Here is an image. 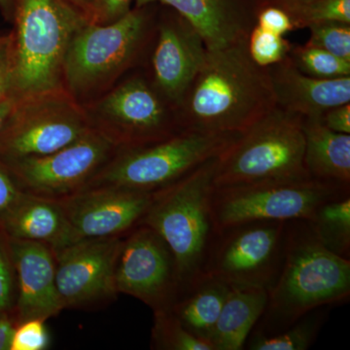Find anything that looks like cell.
Instances as JSON below:
<instances>
[{
    "mask_svg": "<svg viewBox=\"0 0 350 350\" xmlns=\"http://www.w3.org/2000/svg\"><path fill=\"white\" fill-rule=\"evenodd\" d=\"M310 36L306 46L330 53L350 62V24L324 23L308 27Z\"/></svg>",
    "mask_w": 350,
    "mask_h": 350,
    "instance_id": "30",
    "label": "cell"
},
{
    "mask_svg": "<svg viewBox=\"0 0 350 350\" xmlns=\"http://www.w3.org/2000/svg\"><path fill=\"white\" fill-rule=\"evenodd\" d=\"M239 135L183 130L155 144L126 148L100 172L96 187L155 193L220 156Z\"/></svg>",
    "mask_w": 350,
    "mask_h": 350,
    "instance_id": "7",
    "label": "cell"
},
{
    "mask_svg": "<svg viewBox=\"0 0 350 350\" xmlns=\"http://www.w3.org/2000/svg\"><path fill=\"white\" fill-rule=\"evenodd\" d=\"M252 1H253V2H255V1H256V0H252Z\"/></svg>",
    "mask_w": 350,
    "mask_h": 350,
    "instance_id": "43",
    "label": "cell"
},
{
    "mask_svg": "<svg viewBox=\"0 0 350 350\" xmlns=\"http://www.w3.org/2000/svg\"><path fill=\"white\" fill-rule=\"evenodd\" d=\"M15 328L8 312L0 315V350H10Z\"/></svg>",
    "mask_w": 350,
    "mask_h": 350,
    "instance_id": "39",
    "label": "cell"
},
{
    "mask_svg": "<svg viewBox=\"0 0 350 350\" xmlns=\"http://www.w3.org/2000/svg\"><path fill=\"white\" fill-rule=\"evenodd\" d=\"M293 44L284 36L265 31L255 25L247 39V49L251 59L261 68L280 63L288 57Z\"/></svg>",
    "mask_w": 350,
    "mask_h": 350,
    "instance_id": "29",
    "label": "cell"
},
{
    "mask_svg": "<svg viewBox=\"0 0 350 350\" xmlns=\"http://www.w3.org/2000/svg\"><path fill=\"white\" fill-rule=\"evenodd\" d=\"M154 340L159 349L213 350L208 342L188 331L170 308L157 310Z\"/></svg>",
    "mask_w": 350,
    "mask_h": 350,
    "instance_id": "27",
    "label": "cell"
},
{
    "mask_svg": "<svg viewBox=\"0 0 350 350\" xmlns=\"http://www.w3.org/2000/svg\"><path fill=\"white\" fill-rule=\"evenodd\" d=\"M0 226L9 239L38 241L56 250L78 241L61 204L27 193L0 214Z\"/></svg>",
    "mask_w": 350,
    "mask_h": 350,
    "instance_id": "20",
    "label": "cell"
},
{
    "mask_svg": "<svg viewBox=\"0 0 350 350\" xmlns=\"http://www.w3.org/2000/svg\"><path fill=\"white\" fill-rule=\"evenodd\" d=\"M13 269L17 273L20 321L47 319L64 308L56 284V266L46 244L9 239Z\"/></svg>",
    "mask_w": 350,
    "mask_h": 350,
    "instance_id": "17",
    "label": "cell"
},
{
    "mask_svg": "<svg viewBox=\"0 0 350 350\" xmlns=\"http://www.w3.org/2000/svg\"><path fill=\"white\" fill-rule=\"evenodd\" d=\"M13 96L10 33L0 36V101Z\"/></svg>",
    "mask_w": 350,
    "mask_h": 350,
    "instance_id": "35",
    "label": "cell"
},
{
    "mask_svg": "<svg viewBox=\"0 0 350 350\" xmlns=\"http://www.w3.org/2000/svg\"><path fill=\"white\" fill-rule=\"evenodd\" d=\"M114 283L116 291L135 297L157 310L172 308L180 293L172 251L144 224L122 241Z\"/></svg>",
    "mask_w": 350,
    "mask_h": 350,
    "instance_id": "13",
    "label": "cell"
},
{
    "mask_svg": "<svg viewBox=\"0 0 350 350\" xmlns=\"http://www.w3.org/2000/svg\"><path fill=\"white\" fill-rule=\"evenodd\" d=\"M267 68L276 107L301 117H320L327 110L350 103V76L312 77L301 72L289 57Z\"/></svg>",
    "mask_w": 350,
    "mask_h": 350,
    "instance_id": "19",
    "label": "cell"
},
{
    "mask_svg": "<svg viewBox=\"0 0 350 350\" xmlns=\"http://www.w3.org/2000/svg\"><path fill=\"white\" fill-rule=\"evenodd\" d=\"M230 291L227 283L206 275L182 292L170 310L188 331L208 342Z\"/></svg>",
    "mask_w": 350,
    "mask_h": 350,
    "instance_id": "23",
    "label": "cell"
},
{
    "mask_svg": "<svg viewBox=\"0 0 350 350\" xmlns=\"http://www.w3.org/2000/svg\"><path fill=\"white\" fill-rule=\"evenodd\" d=\"M290 61L301 72L315 78H331L350 76V62L310 46H292Z\"/></svg>",
    "mask_w": 350,
    "mask_h": 350,
    "instance_id": "26",
    "label": "cell"
},
{
    "mask_svg": "<svg viewBox=\"0 0 350 350\" xmlns=\"http://www.w3.org/2000/svg\"><path fill=\"white\" fill-rule=\"evenodd\" d=\"M326 306L313 310L284 330L266 334L256 329L245 342L250 350H306L317 340L327 317Z\"/></svg>",
    "mask_w": 350,
    "mask_h": 350,
    "instance_id": "25",
    "label": "cell"
},
{
    "mask_svg": "<svg viewBox=\"0 0 350 350\" xmlns=\"http://www.w3.org/2000/svg\"><path fill=\"white\" fill-rule=\"evenodd\" d=\"M162 3L194 25L207 50L246 41L256 25L252 0H135V7Z\"/></svg>",
    "mask_w": 350,
    "mask_h": 350,
    "instance_id": "18",
    "label": "cell"
},
{
    "mask_svg": "<svg viewBox=\"0 0 350 350\" xmlns=\"http://www.w3.org/2000/svg\"><path fill=\"white\" fill-rule=\"evenodd\" d=\"M88 23L66 0H17L10 32L13 96L25 100L64 89L69 46Z\"/></svg>",
    "mask_w": 350,
    "mask_h": 350,
    "instance_id": "4",
    "label": "cell"
},
{
    "mask_svg": "<svg viewBox=\"0 0 350 350\" xmlns=\"http://www.w3.org/2000/svg\"><path fill=\"white\" fill-rule=\"evenodd\" d=\"M275 107L268 71L251 59L246 40L207 50L177 112L182 130L241 133Z\"/></svg>",
    "mask_w": 350,
    "mask_h": 350,
    "instance_id": "1",
    "label": "cell"
},
{
    "mask_svg": "<svg viewBox=\"0 0 350 350\" xmlns=\"http://www.w3.org/2000/svg\"><path fill=\"white\" fill-rule=\"evenodd\" d=\"M268 293L258 329L273 334L313 310L349 300L350 260L324 247L306 220L290 221L282 269Z\"/></svg>",
    "mask_w": 350,
    "mask_h": 350,
    "instance_id": "2",
    "label": "cell"
},
{
    "mask_svg": "<svg viewBox=\"0 0 350 350\" xmlns=\"http://www.w3.org/2000/svg\"><path fill=\"white\" fill-rule=\"evenodd\" d=\"M93 128L85 108L66 89L22 98L0 135V159L48 155Z\"/></svg>",
    "mask_w": 350,
    "mask_h": 350,
    "instance_id": "10",
    "label": "cell"
},
{
    "mask_svg": "<svg viewBox=\"0 0 350 350\" xmlns=\"http://www.w3.org/2000/svg\"><path fill=\"white\" fill-rule=\"evenodd\" d=\"M320 120L331 131L350 135V103L327 110Z\"/></svg>",
    "mask_w": 350,
    "mask_h": 350,
    "instance_id": "37",
    "label": "cell"
},
{
    "mask_svg": "<svg viewBox=\"0 0 350 350\" xmlns=\"http://www.w3.org/2000/svg\"><path fill=\"white\" fill-rule=\"evenodd\" d=\"M306 222L324 247L349 259L350 193L320 204Z\"/></svg>",
    "mask_w": 350,
    "mask_h": 350,
    "instance_id": "24",
    "label": "cell"
},
{
    "mask_svg": "<svg viewBox=\"0 0 350 350\" xmlns=\"http://www.w3.org/2000/svg\"><path fill=\"white\" fill-rule=\"evenodd\" d=\"M304 152L301 117L275 107L219 156L214 184L219 188L308 178Z\"/></svg>",
    "mask_w": 350,
    "mask_h": 350,
    "instance_id": "6",
    "label": "cell"
},
{
    "mask_svg": "<svg viewBox=\"0 0 350 350\" xmlns=\"http://www.w3.org/2000/svg\"><path fill=\"white\" fill-rule=\"evenodd\" d=\"M269 1H271L269 2L271 4H268V5H275L287 10L293 7L304 5L312 0H269Z\"/></svg>",
    "mask_w": 350,
    "mask_h": 350,
    "instance_id": "41",
    "label": "cell"
},
{
    "mask_svg": "<svg viewBox=\"0 0 350 350\" xmlns=\"http://www.w3.org/2000/svg\"><path fill=\"white\" fill-rule=\"evenodd\" d=\"M13 264L8 237L0 226V315L9 312L13 301Z\"/></svg>",
    "mask_w": 350,
    "mask_h": 350,
    "instance_id": "32",
    "label": "cell"
},
{
    "mask_svg": "<svg viewBox=\"0 0 350 350\" xmlns=\"http://www.w3.org/2000/svg\"><path fill=\"white\" fill-rule=\"evenodd\" d=\"M349 187L310 177L215 187L214 223L219 232L256 221L308 220L317 206L349 194Z\"/></svg>",
    "mask_w": 350,
    "mask_h": 350,
    "instance_id": "8",
    "label": "cell"
},
{
    "mask_svg": "<svg viewBox=\"0 0 350 350\" xmlns=\"http://www.w3.org/2000/svg\"><path fill=\"white\" fill-rule=\"evenodd\" d=\"M17 0H0V12L7 22L12 24Z\"/></svg>",
    "mask_w": 350,
    "mask_h": 350,
    "instance_id": "40",
    "label": "cell"
},
{
    "mask_svg": "<svg viewBox=\"0 0 350 350\" xmlns=\"http://www.w3.org/2000/svg\"><path fill=\"white\" fill-rule=\"evenodd\" d=\"M285 11L289 14L295 29L324 23L350 24V0H312Z\"/></svg>",
    "mask_w": 350,
    "mask_h": 350,
    "instance_id": "28",
    "label": "cell"
},
{
    "mask_svg": "<svg viewBox=\"0 0 350 350\" xmlns=\"http://www.w3.org/2000/svg\"><path fill=\"white\" fill-rule=\"evenodd\" d=\"M21 100L22 98L11 96L5 100L0 101V135L5 131L9 122L12 119L14 113L19 107Z\"/></svg>",
    "mask_w": 350,
    "mask_h": 350,
    "instance_id": "38",
    "label": "cell"
},
{
    "mask_svg": "<svg viewBox=\"0 0 350 350\" xmlns=\"http://www.w3.org/2000/svg\"><path fill=\"white\" fill-rule=\"evenodd\" d=\"M49 342L44 320H25L14 332L10 350H42Z\"/></svg>",
    "mask_w": 350,
    "mask_h": 350,
    "instance_id": "31",
    "label": "cell"
},
{
    "mask_svg": "<svg viewBox=\"0 0 350 350\" xmlns=\"http://www.w3.org/2000/svg\"><path fill=\"white\" fill-rule=\"evenodd\" d=\"M155 33L151 56L152 83L178 110L206 59V43L194 25L174 10L159 22Z\"/></svg>",
    "mask_w": 350,
    "mask_h": 350,
    "instance_id": "14",
    "label": "cell"
},
{
    "mask_svg": "<svg viewBox=\"0 0 350 350\" xmlns=\"http://www.w3.org/2000/svg\"><path fill=\"white\" fill-rule=\"evenodd\" d=\"M85 110L103 126L100 131L126 148L155 144L183 131L176 108L144 75L131 76Z\"/></svg>",
    "mask_w": 350,
    "mask_h": 350,
    "instance_id": "11",
    "label": "cell"
},
{
    "mask_svg": "<svg viewBox=\"0 0 350 350\" xmlns=\"http://www.w3.org/2000/svg\"><path fill=\"white\" fill-rule=\"evenodd\" d=\"M122 241L84 239L57 251L56 284L64 308L82 305L116 292L115 267Z\"/></svg>",
    "mask_w": 350,
    "mask_h": 350,
    "instance_id": "15",
    "label": "cell"
},
{
    "mask_svg": "<svg viewBox=\"0 0 350 350\" xmlns=\"http://www.w3.org/2000/svg\"><path fill=\"white\" fill-rule=\"evenodd\" d=\"M304 163L308 176L350 186V135L336 133L320 117H301Z\"/></svg>",
    "mask_w": 350,
    "mask_h": 350,
    "instance_id": "21",
    "label": "cell"
},
{
    "mask_svg": "<svg viewBox=\"0 0 350 350\" xmlns=\"http://www.w3.org/2000/svg\"><path fill=\"white\" fill-rule=\"evenodd\" d=\"M218 158L211 159L178 181L154 193L142 220L172 251L179 294L206 275L207 257L217 236L213 198Z\"/></svg>",
    "mask_w": 350,
    "mask_h": 350,
    "instance_id": "3",
    "label": "cell"
},
{
    "mask_svg": "<svg viewBox=\"0 0 350 350\" xmlns=\"http://www.w3.org/2000/svg\"><path fill=\"white\" fill-rule=\"evenodd\" d=\"M131 0H94L86 14L89 23L107 25L130 12Z\"/></svg>",
    "mask_w": 350,
    "mask_h": 350,
    "instance_id": "33",
    "label": "cell"
},
{
    "mask_svg": "<svg viewBox=\"0 0 350 350\" xmlns=\"http://www.w3.org/2000/svg\"><path fill=\"white\" fill-rule=\"evenodd\" d=\"M256 25L280 36H284L295 29L289 14L275 5H265L257 9Z\"/></svg>",
    "mask_w": 350,
    "mask_h": 350,
    "instance_id": "34",
    "label": "cell"
},
{
    "mask_svg": "<svg viewBox=\"0 0 350 350\" xmlns=\"http://www.w3.org/2000/svg\"><path fill=\"white\" fill-rule=\"evenodd\" d=\"M288 222L256 221L217 232L206 275L230 287L271 289L282 269Z\"/></svg>",
    "mask_w": 350,
    "mask_h": 350,
    "instance_id": "9",
    "label": "cell"
},
{
    "mask_svg": "<svg viewBox=\"0 0 350 350\" xmlns=\"http://www.w3.org/2000/svg\"><path fill=\"white\" fill-rule=\"evenodd\" d=\"M268 290L262 287H231L208 338L213 350H241L268 305Z\"/></svg>",
    "mask_w": 350,
    "mask_h": 350,
    "instance_id": "22",
    "label": "cell"
},
{
    "mask_svg": "<svg viewBox=\"0 0 350 350\" xmlns=\"http://www.w3.org/2000/svg\"><path fill=\"white\" fill-rule=\"evenodd\" d=\"M66 1L86 15L94 0H66Z\"/></svg>",
    "mask_w": 350,
    "mask_h": 350,
    "instance_id": "42",
    "label": "cell"
},
{
    "mask_svg": "<svg viewBox=\"0 0 350 350\" xmlns=\"http://www.w3.org/2000/svg\"><path fill=\"white\" fill-rule=\"evenodd\" d=\"M24 193L6 163L0 159V214L10 208Z\"/></svg>",
    "mask_w": 350,
    "mask_h": 350,
    "instance_id": "36",
    "label": "cell"
},
{
    "mask_svg": "<svg viewBox=\"0 0 350 350\" xmlns=\"http://www.w3.org/2000/svg\"><path fill=\"white\" fill-rule=\"evenodd\" d=\"M146 6L107 25L88 23L69 46L64 86L80 103L137 63L155 32Z\"/></svg>",
    "mask_w": 350,
    "mask_h": 350,
    "instance_id": "5",
    "label": "cell"
},
{
    "mask_svg": "<svg viewBox=\"0 0 350 350\" xmlns=\"http://www.w3.org/2000/svg\"><path fill=\"white\" fill-rule=\"evenodd\" d=\"M116 146L98 129L54 153L4 161L23 190L56 196L72 192L96 174Z\"/></svg>",
    "mask_w": 350,
    "mask_h": 350,
    "instance_id": "12",
    "label": "cell"
},
{
    "mask_svg": "<svg viewBox=\"0 0 350 350\" xmlns=\"http://www.w3.org/2000/svg\"><path fill=\"white\" fill-rule=\"evenodd\" d=\"M154 193L100 186L61 204L77 241L116 237L142 222Z\"/></svg>",
    "mask_w": 350,
    "mask_h": 350,
    "instance_id": "16",
    "label": "cell"
}]
</instances>
